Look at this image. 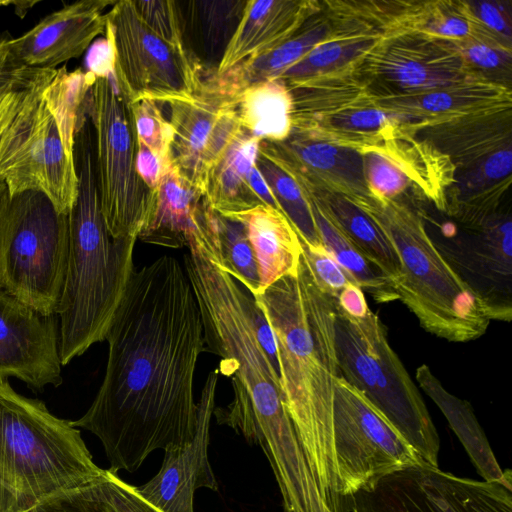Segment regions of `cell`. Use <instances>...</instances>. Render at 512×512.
I'll return each instance as SVG.
<instances>
[{
	"mask_svg": "<svg viewBox=\"0 0 512 512\" xmlns=\"http://www.w3.org/2000/svg\"><path fill=\"white\" fill-rule=\"evenodd\" d=\"M334 27L320 11L310 16L287 40L273 50L230 69L243 86L277 79L317 44L333 37Z\"/></svg>",
	"mask_w": 512,
	"mask_h": 512,
	"instance_id": "obj_30",
	"label": "cell"
},
{
	"mask_svg": "<svg viewBox=\"0 0 512 512\" xmlns=\"http://www.w3.org/2000/svg\"><path fill=\"white\" fill-rule=\"evenodd\" d=\"M437 249L488 305L493 321L512 317V222L509 213L495 212L481 226Z\"/></svg>",
	"mask_w": 512,
	"mask_h": 512,
	"instance_id": "obj_15",
	"label": "cell"
},
{
	"mask_svg": "<svg viewBox=\"0 0 512 512\" xmlns=\"http://www.w3.org/2000/svg\"><path fill=\"white\" fill-rule=\"evenodd\" d=\"M246 304L256 338L274 370L279 375L277 345L268 320L255 301L254 297L248 291L246 296Z\"/></svg>",
	"mask_w": 512,
	"mask_h": 512,
	"instance_id": "obj_42",
	"label": "cell"
},
{
	"mask_svg": "<svg viewBox=\"0 0 512 512\" xmlns=\"http://www.w3.org/2000/svg\"><path fill=\"white\" fill-rule=\"evenodd\" d=\"M340 375L378 408L430 466L438 467L440 438L425 402L371 310L356 318L335 305Z\"/></svg>",
	"mask_w": 512,
	"mask_h": 512,
	"instance_id": "obj_7",
	"label": "cell"
},
{
	"mask_svg": "<svg viewBox=\"0 0 512 512\" xmlns=\"http://www.w3.org/2000/svg\"><path fill=\"white\" fill-rule=\"evenodd\" d=\"M116 1L81 0L65 5L17 38L7 47L16 62L28 68L55 69L80 57L93 40L105 32L104 11Z\"/></svg>",
	"mask_w": 512,
	"mask_h": 512,
	"instance_id": "obj_19",
	"label": "cell"
},
{
	"mask_svg": "<svg viewBox=\"0 0 512 512\" xmlns=\"http://www.w3.org/2000/svg\"><path fill=\"white\" fill-rule=\"evenodd\" d=\"M318 11L320 8L314 1H246L241 19L215 72L223 74L245 61L273 50Z\"/></svg>",
	"mask_w": 512,
	"mask_h": 512,
	"instance_id": "obj_20",
	"label": "cell"
},
{
	"mask_svg": "<svg viewBox=\"0 0 512 512\" xmlns=\"http://www.w3.org/2000/svg\"><path fill=\"white\" fill-rule=\"evenodd\" d=\"M312 195L361 253L390 281L400 274L396 251L375 220L351 197L327 189L301 187Z\"/></svg>",
	"mask_w": 512,
	"mask_h": 512,
	"instance_id": "obj_26",
	"label": "cell"
},
{
	"mask_svg": "<svg viewBox=\"0 0 512 512\" xmlns=\"http://www.w3.org/2000/svg\"><path fill=\"white\" fill-rule=\"evenodd\" d=\"M74 158L77 197L68 214V264L56 314L62 365L105 340L135 269L136 239L112 238L104 221L89 119L76 133Z\"/></svg>",
	"mask_w": 512,
	"mask_h": 512,
	"instance_id": "obj_4",
	"label": "cell"
},
{
	"mask_svg": "<svg viewBox=\"0 0 512 512\" xmlns=\"http://www.w3.org/2000/svg\"><path fill=\"white\" fill-rule=\"evenodd\" d=\"M243 88L231 70H214L191 98L167 103L171 165L203 196L211 169L241 129L237 103Z\"/></svg>",
	"mask_w": 512,
	"mask_h": 512,
	"instance_id": "obj_12",
	"label": "cell"
},
{
	"mask_svg": "<svg viewBox=\"0 0 512 512\" xmlns=\"http://www.w3.org/2000/svg\"><path fill=\"white\" fill-rule=\"evenodd\" d=\"M37 3L38 1H15V13L22 18Z\"/></svg>",
	"mask_w": 512,
	"mask_h": 512,
	"instance_id": "obj_50",
	"label": "cell"
},
{
	"mask_svg": "<svg viewBox=\"0 0 512 512\" xmlns=\"http://www.w3.org/2000/svg\"><path fill=\"white\" fill-rule=\"evenodd\" d=\"M464 63L482 79L505 85L511 78V44L495 36L454 41ZM510 88V87H508Z\"/></svg>",
	"mask_w": 512,
	"mask_h": 512,
	"instance_id": "obj_37",
	"label": "cell"
},
{
	"mask_svg": "<svg viewBox=\"0 0 512 512\" xmlns=\"http://www.w3.org/2000/svg\"><path fill=\"white\" fill-rule=\"evenodd\" d=\"M209 216L215 233L218 263L252 296L260 294L258 268L245 226L219 214L210 206Z\"/></svg>",
	"mask_w": 512,
	"mask_h": 512,
	"instance_id": "obj_32",
	"label": "cell"
},
{
	"mask_svg": "<svg viewBox=\"0 0 512 512\" xmlns=\"http://www.w3.org/2000/svg\"><path fill=\"white\" fill-rule=\"evenodd\" d=\"M105 18L104 33L111 37L116 53L117 85L131 103L186 100L199 89L203 81L199 58L150 30L132 0L116 1Z\"/></svg>",
	"mask_w": 512,
	"mask_h": 512,
	"instance_id": "obj_10",
	"label": "cell"
},
{
	"mask_svg": "<svg viewBox=\"0 0 512 512\" xmlns=\"http://www.w3.org/2000/svg\"><path fill=\"white\" fill-rule=\"evenodd\" d=\"M357 149L362 154L365 181L373 197L397 199L414 180L403 158L385 137Z\"/></svg>",
	"mask_w": 512,
	"mask_h": 512,
	"instance_id": "obj_35",
	"label": "cell"
},
{
	"mask_svg": "<svg viewBox=\"0 0 512 512\" xmlns=\"http://www.w3.org/2000/svg\"><path fill=\"white\" fill-rule=\"evenodd\" d=\"M129 98L116 74L96 77L86 100L94 131V155L101 211L114 239H138L154 206L155 191L136 170L137 138Z\"/></svg>",
	"mask_w": 512,
	"mask_h": 512,
	"instance_id": "obj_9",
	"label": "cell"
},
{
	"mask_svg": "<svg viewBox=\"0 0 512 512\" xmlns=\"http://www.w3.org/2000/svg\"><path fill=\"white\" fill-rule=\"evenodd\" d=\"M8 38L0 44V88L14 80L24 67L11 56L6 44Z\"/></svg>",
	"mask_w": 512,
	"mask_h": 512,
	"instance_id": "obj_46",
	"label": "cell"
},
{
	"mask_svg": "<svg viewBox=\"0 0 512 512\" xmlns=\"http://www.w3.org/2000/svg\"><path fill=\"white\" fill-rule=\"evenodd\" d=\"M8 37H9L8 33L0 32V44L3 43Z\"/></svg>",
	"mask_w": 512,
	"mask_h": 512,
	"instance_id": "obj_51",
	"label": "cell"
},
{
	"mask_svg": "<svg viewBox=\"0 0 512 512\" xmlns=\"http://www.w3.org/2000/svg\"><path fill=\"white\" fill-rule=\"evenodd\" d=\"M170 167L166 166L145 145L137 142L136 170L141 180L151 191L157 189L163 174Z\"/></svg>",
	"mask_w": 512,
	"mask_h": 512,
	"instance_id": "obj_44",
	"label": "cell"
},
{
	"mask_svg": "<svg viewBox=\"0 0 512 512\" xmlns=\"http://www.w3.org/2000/svg\"><path fill=\"white\" fill-rule=\"evenodd\" d=\"M225 217L245 226L258 268L261 292L282 277L297 273L301 244L283 213L260 204Z\"/></svg>",
	"mask_w": 512,
	"mask_h": 512,
	"instance_id": "obj_23",
	"label": "cell"
},
{
	"mask_svg": "<svg viewBox=\"0 0 512 512\" xmlns=\"http://www.w3.org/2000/svg\"><path fill=\"white\" fill-rule=\"evenodd\" d=\"M14 4H15V1H12V0H9V1H0V7H2V6L14 5Z\"/></svg>",
	"mask_w": 512,
	"mask_h": 512,
	"instance_id": "obj_52",
	"label": "cell"
},
{
	"mask_svg": "<svg viewBox=\"0 0 512 512\" xmlns=\"http://www.w3.org/2000/svg\"><path fill=\"white\" fill-rule=\"evenodd\" d=\"M246 1H191L187 10L201 44L208 53L224 50L232 37Z\"/></svg>",
	"mask_w": 512,
	"mask_h": 512,
	"instance_id": "obj_36",
	"label": "cell"
},
{
	"mask_svg": "<svg viewBox=\"0 0 512 512\" xmlns=\"http://www.w3.org/2000/svg\"><path fill=\"white\" fill-rule=\"evenodd\" d=\"M300 244L302 257L306 262L317 287L325 295L336 300L340 292L348 284L356 283L354 279L327 252L323 245L312 247L302 241H300Z\"/></svg>",
	"mask_w": 512,
	"mask_h": 512,
	"instance_id": "obj_40",
	"label": "cell"
},
{
	"mask_svg": "<svg viewBox=\"0 0 512 512\" xmlns=\"http://www.w3.org/2000/svg\"><path fill=\"white\" fill-rule=\"evenodd\" d=\"M157 103L149 99L130 103L136 138L137 142L145 145L166 166L170 167L174 130Z\"/></svg>",
	"mask_w": 512,
	"mask_h": 512,
	"instance_id": "obj_38",
	"label": "cell"
},
{
	"mask_svg": "<svg viewBox=\"0 0 512 512\" xmlns=\"http://www.w3.org/2000/svg\"><path fill=\"white\" fill-rule=\"evenodd\" d=\"M379 225L400 261L392 284L400 300L429 333L451 342L482 336L492 313L434 244L420 216L397 199H354Z\"/></svg>",
	"mask_w": 512,
	"mask_h": 512,
	"instance_id": "obj_6",
	"label": "cell"
},
{
	"mask_svg": "<svg viewBox=\"0 0 512 512\" xmlns=\"http://www.w3.org/2000/svg\"><path fill=\"white\" fill-rule=\"evenodd\" d=\"M424 140L464 169L511 144V107L413 127Z\"/></svg>",
	"mask_w": 512,
	"mask_h": 512,
	"instance_id": "obj_21",
	"label": "cell"
},
{
	"mask_svg": "<svg viewBox=\"0 0 512 512\" xmlns=\"http://www.w3.org/2000/svg\"><path fill=\"white\" fill-rule=\"evenodd\" d=\"M29 512H135L124 481L109 469L98 479L56 495Z\"/></svg>",
	"mask_w": 512,
	"mask_h": 512,
	"instance_id": "obj_33",
	"label": "cell"
},
{
	"mask_svg": "<svg viewBox=\"0 0 512 512\" xmlns=\"http://www.w3.org/2000/svg\"><path fill=\"white\" fill-rule=\"evenodd\" d=\"M256 166L300 241L312 247L322 246L309 201L299 184L279 166L260 154Z\"/></svg>",
	"mask_w": 512,
	"mask_h": 512,
	"instance_id": "obj_34",
	"label": "cell"
},
{
	"mask_svg": "<svg viewBox=\"0 0 512 512\" xmlns=\"http://www.w3.org/2000/svg\"><path fill=\"white\" fill-rule=\"evenodd\" d=\"M473 18L490 34L511 44V9L501 1L466 2Z\"/></svg>",
	"mask_w": 512,
	"mask_h": 512,
	"instance_id": "obj_41",
	"label": "cell"
},
{
	"mask_svg": "<svg viewBox=\"0 0 512 512\" xmlns=\"http://www.w3.org/2000/svg\"><path fill=\"white\" fill-rule=\"evenodd\" d=\"M105 37L94 42L87 57V71L95 77H109L115 74L116 53L111 37Z\"/></svg>",
	"mask_w": 512,
	"mask_h": 512,
	"instance_id": "obj_43",
	"label": "cell"
},
{
	"mask_svg": "<svg viewBox=\"0 0 512 512\" xmlns=\"http://www.w3.org/2000/svg\"><path fill=\"white\" fill-rule=\"evenodd\" d=\"M382 35L336 33L317 44L301 60L284 71L277 79L286 85L332 74L348 68L372 51Z\"/></svg>",
	"mask_w": 512,
	"mask_h": 512,
	"instance_id": "obj_31",
	"label": "cell"
},
{
	"mask_svg": "<svg viewBox=\"0 0 512 512\" xmlns=\"http://www.w3.org/2000/svg\"><path fill=\"white\" fill-rule=\"evenodd\" d=\"M142 21L156 35L177 48H188L184 38V17L176 1H132Z\"/></svg>",
	"mask_w": 512,
	"mask_h": 512,
	"instance_id": "obj_39",
	"label": "cell"
},
{
	"mask_svg": "<svg viewBox=\"0 0 512 512\" xmlns=\"http://www.w3.org/2000/svg\"><path fill=\"white\" fill-rule=\"evenodd\" d=\"M249 183L252 190L262 201L263 204L270 206L281 212V209L275 197L273 196L267 182L265 181L264 177L262 176L261 172L259 171L256 165L250 172Z\"/></svg>",
	"mask_w": 512,
	"mask_h": 512,
	"instance_id": "obj_47",
	"label": "cell"
},
{
	"mask_svg": "<svg viewBox=\"0 0 512 512\" xmlns=\"http://www.w3.org/2000/svg\"><path fill=\"white\" fill-rule=\"evenodd\" d=\"M389 111L415 117L424 125L433 121L511 107L510 88L472 80L425 93L376 99ZM419 125V126H420Z\"/></svg>",
	"mask_w": 512,
	"mask_h": 512,
	"instance_id": "obj_22",
	"label": "cell"
},
{
	"mask_svg": "<svg viewBox=\"0 0 512 512\" xmlns=\"http://www.w3.org/2000/svg\"><path fill=\"white\" fill-rule=\"evenodd\" d=\"M304 193L309 201L320 241L327 252L376 302L398 300L385 275L361 253L318 201L312 195Z\"/></svg>",
	"mask_w": 512,
	"mask_h": 512,
	"instance_id": "obj_29",
	"label": "cell"
},
{
	"mask_svg": "<svg viewBox=\"0 0 512 512\" xmlns=\"http://www.w3.org/2000/svg\"><path fill=\"white\" fill-rule=\"evenodd\" d=\"M105 470L71 421L0 380V512H29Z\"/></svg>",
	"mask_w": 512,
	"mask_h": 512,
	"instance_id": "obj_5",
	"label": "cell"
},
{
	"mask_svg": "<svg viewBox=\"0 0 512 512\" xmlns=\"http://www.w3.org/2000/svg\"><path fill=\"white\" fill-rule=\"evenodd\" d=\"M203 200V194L171 165L155 190L152 213L138 239L166 248L187 247Z\"/></svg>",
	"mask_w": 512,
	"mask_h": 512,
	"instance_id": "obj_24",
	"label": "cell"
},
{
	"mask_svg": "<svg viewBox=\"0 0 512 512\" xmlns=\"http://www.w3.org/2000/svg\"><path fill=\"white\" fill-rule=\"evenodd\" d=\"M237 114L241 129L249 135L260 141H283L292 131L291 91L280 79L249 84L239 93Z\"/></svg>",
	"mask_w": 512,
	"mask_h": 512,
	"instance_id": "obj_28",
	"label": "cell"
},
{
	"mask_svg": "<svg viewBox=\"0 0 512 512\" xmlns=\"http://www.w3.org/2000/svg\"><path fill=\"white\" fill-rule=\"evenodd\" d=\"M124 489L135 512H160L138 495L135 486L124 482Z\"/></svg>",
	"mask_w": 512,
	"mask_h": 512,
	"instance_id": "obj_48",
	"label": "cell"
},
{
	"mask_svg": "<svg viewBox=\"0 0 512 512\" xmlns=\"http://www.w3.org/2000/svg\"><path fill=\"white\" fill-rule=\"evenodd\" d=\"M337 306L352 317L360 318L370 310L363 289L356 283L348 284L336 299Z\"/></svg>",
	"mask_w": 512,
	"mask_h": 512,
	"instance_id": "obj_45",
	"label": "cell"
},
{
	"mask_svg": "<svg viewBox=\"0 0 512 512\" xmlns=\"http://www.w3.org/2000/svg\"><path fill=\"white\" fill-rule=\"evenodd\" d=\"M10 200L9 191L6 185L3 182H0V238L2 233V228L8 208Z\"/></svg>",
	"mask_w": 512,
	"mask_h": 512,
	"instance_id": "obj_49",
	"label": "cell"
},
{
	"mask_svg": "<svg viewBox=\"0 0 512 512\" xmlns=\"http://www.w3.org/2000/svg\"><path fill=\"white\" fill-rule=\"evenodd\" d=\"M0 290V380L16 377L41 391L62 384L59 326Z\"/></svg>",
	"mask_w": 512,
	"mask_h": 512,
	"instance_id": "obj_16",
	"label": "cell"
},
{
	"mask_svg": "<svg viewBox=\"0 0 512 512\" xmlns=\"http://www.w3.org/2000/svg\"><path fill=\"white\" fill-rule=\"evenodd\" d=\"M69 239L68 214L44 193L10 196L0 238V290L44 316L56 315Z\"/></svg>",
	"mask_w": 512,
	"mask_h": 512,
	"instance_id": "obj_8",
	"label": "cell"
},
{
	"mask_svg": "<svg viewBox=\"0 0 512 512\" xmlns=\"http://www.w3.org/2000/svg\"><path fill=\"white\" fill-rule=\"evenodd\" d=\"M333 441L341 495L348 500L396 471L429 465L381 411L341 375L335 384Z\"/></svg>",
	"mask_w": 512,
	"mask_h": 512,
	"instance_id": "obj_11",
	"label": "cell"
},
{
	"mask_svg": "<svg viewBox=\"0 0 512 512\" xmlns=\"http://www.w3.org/2000/svg\"><path fill=\"white\" fill-rule=\"evenodd\" d=\"M358 70L376 99L484 80L466 66L454 41L417 32L385 34Z\"/></svg>",
	"mask_w": 512,
	"mask_h": 512,
	"instance_id": "obj_14",
	"label": "cell"
},
{
	"mask_svg": "<svg viewBox=\"0 0 512 512\" xmlns=\"http://www.w3.org/2000/svg\"><path fill=\"white\" fill-rule=\"evenodd\" d=\"M219 375L216 368L206 378L197 402V424L192 441L167 447L158 473L142 486H135L138 495L160 512H194L197 489L218 490L208 460V444Z\"/></svg>",
	"mask_w": 512,
	"mask_h": 512,
	"instance_id": "obj_17",
	"label": "cell"
},
{
	"mask_svg": "<svg viewBox=\"0 0 512 512\" xmlns=\"http://www.w3.org/2000/svg\"><path fill=\"white\" fill-rule=\"evenodd\" d=\"M105 340L102 384L71 424L98 437L111 472L133 473L153 451L195 435L194 379L206 346L199 306L177 258L163 255L133 270Z\"/></svg>",
	"mask_w": 512,
	"mask_h": 512,
	"instance_id": "obj_1",
	"label": "cell"
},
{
	"mask_svg": "<svg viewBox=\"0 0 512 512\" xmlns=\"http://www.w3.org/2000/svg\"><path fill=\"white\" fill-rule=\"evenodd\" d=\"M416 380L445 415L483 479L512 485L511 471L499 467L472 406L448 392L425 364L417 368Z\"/></svg>",
	"mask_w": 512,
	"mask_h": 512,
	"instance_id": "obj_27",
	"label": "cell"
},
{
	"mask_svg": "<svg viewBox=\"0 0 512 512\" xmlns=\"http://www.w3.org/2000/svg\"><path fill=\"white\" fill-rule=\"evenodd\" d=\"M95 78L65 65L24 66L0 88V182L10 196L40 191L69 214L78 187L75 138L88 117L86 100Z\"/></svg>",
	"mask_w": 512,
	"mask_h": 512,
	"instance_id": "obj_3",
	"label": "cell"
},
{
	"mask_svg": "<svg viewBox=\"0 0 512 512\" xmlns=\"http://www.w3.org/2000/svg\"><path fill=\"white\" fill-rule=\"evenodd\" d=\"M351 500L352 512H512V485L420 465L380 479Z\"/></svg>",
	"mask_w": 512,
	"mask_h": 512,
	"instance_id": "obj_13",
	"label": "cell"
},
{
	"mask_svg": "<svg viewBox=\"0 0 512 512\" xmlns=\"http://www.w3.org/2000/svg\"><path fill=\"white\" fill-rule=\"evenodd\" d=\"M260 142L240 129L213 166L204 199L214 211L228 216L263 204L249 183L250 172L259 157Z\"/></svg>",
	"mask_w": 512,
	"mask_h": 512,
	"instance_id": "obj_25",
	"label": "cell"
},
{
	"mask_svg": "<svg viewBox=\"0 0 512 512\" xmlns=\"http://www.w3.org/2000/svg\"><path fill=\"white\" fill-rule=\"evenodd\" d=\"M259 154L289 174L300 187L327 189L369 199L359 149L307 133L291 132L279 142H260Z\"/></svg>",
	"mask_w": 512,
	"mask_h": 512,
	"instance_id": "obj_18",
	"label": "cell"
},
{
	"mask_svg": "<svg viewBox=\"0 0 512 512\" xmlns=\"http://www.w3.org/2000/svg\"><path fill=\"white\" fill-rule=\"evenodd\" d=\"M253 297L273 331L284 407L323 499L331 512H350L333 441L336 300L317 287L302 254L296 274Z\"/></svg>",
	"mask_w": 512,
	"mask_h": 512,
	"instance_id": "obj_2",
	"label": "cell"
}]
</instances>
